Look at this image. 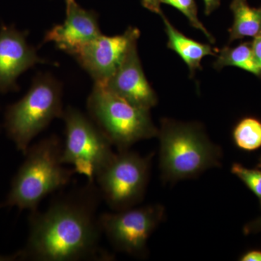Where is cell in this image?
Instances as JSON below:
<instances>
[{
    "instance_id": "cell-22",
    "label": "cell",
    "mask_w": 261,
    "mask_h": 261,
    "mask_svg": "<svg viewBox=\"0 0 261 261\" xmlns=\"http://www.w3.org/2000/svg\"><path fill=\"white\" fill-rule=\"evenodd\" d=\"M242 261H261L260 250H254L247 252L241 257Z\"/></svg>"
},
{
    "instance_id": "cell-12",
    "label": "cell",
    "mask_w": 261,
    "mask_h": 261,
    "mask_svg": "<svg viewBox=\"0 0 261 261\" xmlns=\"http://www.w3.org/2000/svg\"><path fill=\"white\" fill-rule=\"evenodd\" d=\"M102 84L113 93L137 107L150 110L159 102L157 94L144 73L137 43L130 48L114 74Z\"/></svg>"
},
{
    "instance_id": "cell-26",
    "label": "cell",
    "mask_w": 261,
    "mask_h": 261,
    "mask_svg": "<svg viewBox=\"0 0 261 261\" xmlns=\"http://www.w3.org/2000/svg\"><path fill=\"white\" fill-rule=\"evenodd\" d=\"M259 167H260L261 168V163L260 164V166H259Z\"/></svg>"
},
{
    "instance_id": "cell-23",
    "label": "cell",
    "mask_w": 261,
    "mask_h": 261,
    "mask_svg": "<svg viewBox=\"0 0 261 261\" xmlns=\"http://www.w3.org/2000/svg\"><path fill=\"white\" fill-rule=\"evenodd\" d=\"M259 230H261V218L255 220L253 222L250 223L245 228V231L248 233L252 232V231H259Z\"/></svg>"
},
{
    "instance_id": "cell-11",
    "label": "cell",
    "mask_w": 261,
    "mask_h": 261,
    "mask_svg": "<svg viewBox=\"0 0 261 261\" xmlns=\"http://www.w3.org/2000/svg\"><path fill=\"white\" fill-rule=\"evenodd\" d=\"M101 34L97 13L84 9L73 1L66 3L64 23L47 31L43 43L53 42L58 49L73 57Z\"/></svg>"
},
{
    "instance_id": "cell-3",
    "label": "cell",
    "mask_w": 261,
    "mask_h": 261,
    "mask_svg": "<svg viewBox=\"0 0 261 261\" xmlns=\"http://www.w3.org/2000/svg\"><path fill=\"white\" fill-rule=\"evenodd\" d=\"M160 140V169L165 181L192 178L221 165V149L200 125L163 118Z\"/></svg>"
},
{
    "instance_id": "cell-10",
    "label": "cell",
    "mask_w": 261,
    "mask_h": 261,
    "mask_svg": "<svg viewBox=\"0 0 261 261\" xmlns=\"http://www.w3.org/2000/svg\"><path fill=\"white\" fill-rule=\"evenodd\" d=\"M27 34L14 27L0 29V93L18 90L17 80L22 73L37 63H46L27 42Z\"/></svg>"
},
{
    "instance_id": "cell-5",
    "label": "cell",
    "mask_w": 261,
    "mask_h": 261,
    "mask_svg": "<svg viewBox=\"0 0 261 261\" xmlns=\"http://www.w3.org/2000/svg\"><path fill=\"white\" fill-rule=\"evenodd\" d=\"M89 116L118 151L129 149L141 140L158 137L150 110L137 107L95 83L87 102Z\"/></svg>"
},
{
    "instance_id": "cell-9",
    "label": "cell",
    "mask_w": 261,
    "mask_h": 261,
    "mask_svg": "<svg viewBox=\"0 0 261 261\" xmlns=\"http://www.w3.org/2000/svg\"><path fill=\"white\" fill-rule=\"evenodd\" d=\"M140 31L128 27L120 35L100 36L84 46L73 58L93 79L105 84L118 70L133 44L137 43Z\"/></svg>"
},
{
    "instance_id": "cell-19",
    "label": "cell",
    "mask_w": 261,
    "mask_h": 261,
    "mask_svg": "<svg viewBox=\"0 0 261 261\" xmlns=\"http://www.w3.org/2000/svg\"><path fill=\"white\" fill-rule=\"evenodd\" d=\"M142 5L146 9L156 14L161 15L163 12L161 8V0H142Z\"/></svg>"
},
{
    "instance_id": "cell-2",
    "label": "cell",
    "mask_w": 261,
    "mask_h": 261,
    "mask_svg": "<svg viewBox=\"0 0 261 261\" xmlns=\"http://www.w3.org/2000/svg\"><path fill=\"white\" fill-rule=\"evenodd\" d=\"M61 139L51 135L29 146L0 208L15 207L32 212L48 195L68 186L75 171L61 161Z\"/></svg>"
},
{
    "instance_id": "cell-18",
    "label": "cell",
    "mask_w": 261,
    "mask_h": 261,
    "mask_svg": "<svg viewBox=\"0 0 261 261\" xmlns=\"http://www.w3.org/2000/svg\"><path fill=\"white\" fill-rule=\"evenodd\" d=\"M231 171L255 194L261 204V171L250 169L239 163H234L231 166Z\"/></svg>"
},
{
    "instance_id": "cell-6",
    "label": "cell",
    "mask_w": 261,
    "mask_h": 261,
    "mask_svg": "<svg viewBox=\"0 0 261 261\" xmlns=\"http://www.w3.org/2000/svg\"><path fill=\"white\" fill-rule=\"evenodd\" d=\"M61 118L65 123L62 163L73 166L75 173L88 181H94L114 156L112 144L90 117L76 108H65Z\"/></svg>"
},
{
    "instance_id": "cell-24",
    "label": "cell",
    "mask_w": 261,
    "mask_h": 261,
    "mask_svg": "<svg viewBox=\"0 0 261 261\" xmlns=\"http://www.w3.org/2000/svg\"><path fill=\"white\" fill-rule=\"evenodd\" d=\"M19 260L18 252H15L12 255H3L0 254V261H14Z\"/></svg>"
},
{
    "instance_id": "cell-16",
    "label": "cell",
    "mask_w": 261,
    "mask_h": 261,
    "mask_svg": "<svg viewBox=\"0 0 261 261\" xmlns=\"http://www.w3.org/2000/svg\"><path fill=\"white\" fill-rule=\"evenodd\" d=\"M233 139L239 148L255 150L261 147V121L247 117L239 122L233 130Z\"/></svg>"
},
{
    "instance_id": "cell-21",
    "label": "cell",
    "mask_w": 261,
    "mask_h": 261,
    "mask_svg": "<svg viewBox=\"0 0 261 261\" xmlns=\"http://www.w3.org/2000/svg\"><path fill=\"white\" fill-rule=\"evenodd\" d=\"M205 5V14L211 15L213 12L218 9L221 5V0H202Z\"/></svg>"
},
{
    "instance_id": "cell-1",
    "label": "cell",
    "mask_w": 261,
    "mask_h": 261,
    "mask_svg": "<svg viewBox=\"0 0 261 261\" xmlns=\"http://www.w3.org/2000/svg\"><path fill=\"white\" fill-rule=\"evenodd\" d=\"M100 192L87 181L53 199L46 210L29 216L27 243L19 260H106L111 258L100 245L102 228L97 215Z\"/></svg>"
},
{
    "instance_id": "cell-7",
    "label": "cell",
    "mask_w": 261,
    "mask_h": 261,
    "mask_svg": "<svg viewBox=\"0 0 261 261\" xmlns=\"http://www.w3.org/2000/svg\"><path fill=\"white\" fill-rule=\"evenodd\" d=\"M152 155L142 157L129 149L118 151L97 173L94 181L102 200L114 211L140 203L148 185Z\"/></svg>"
},
{
    "instance_id": "cell-14",
    "label": "cell",
    "mask_w": 261,
    "mask_h": 261,
    "mask_svg": "<svg viewBox=\"0 0 261 261\" xmlns=\"http://www.w3.org/2000/svg\"><path fill=\"white\" fill-rule=\"evenodd\" d=\"M230 9L233 15V22L228 31V43L246 37L261 36V6L252 8L247 0H231Z\"/></svg>"
},
{
    "instance_id": "cell-4",
    "label": "cell",
    "mask_w": 261,
    "mask_h": 261,
    "mask_svg": "<svg viewBox=\"0 0 261 261\" xmlns=\"http://www.w3.org/2000/svg\"><path fill=\"white\" fill-rule=\"evenodd\" d=\"M63 87L49 73H39L27 94L10 105L5 114L4 126L8 138L23 154L32 140L53 120L61 118Z\"/></svg>"
},
{
    "instance_id": "cell-8",
    "label": "cell",
    "mask_w": 261,
    "mask_h": 261,
    "mask_svg": "<svg viewBox=\"0 0 261 261\" xmlns=\"http://www.w3.org/2000/svg\"><path fill=\"white\" fill-rule=\"evenodd\" d=\"M164 207L149 205L99 216L102 233L117 251L137 257L147 253L149 237L162 222Z\"/></svg>"
},
{
    "instance_id": "cell-15",
    "label": "cell",
    "mask_w": 261,
    "mask_h": 261,
    "mask_svg": "<svg viewBox=\"0 0 261 261\" xmlns=\"http://www.w3.org/2000/svg\"><path fill=\"white\" fill-rule=\"evenodd\" d=\"M217 53L214 63L216 70L226 66L237 67L261 78V71L254 57L251 42L241 43L234 47H224Z\"/></svg>"
},
{
    "instance_id": "cell-20",
    "label": "cell",
    "mask_w": 261,
    "mask_h": 261,
    "mask_svg": "<svg viewBox=\"0 0 261 261\" xmlns=\"http://www.w3.org/2000/svg\"><path fill=\"white\" fill-rule=\"evenodd\" d=\"M251 43L254 57L261 71V36L254 38Z\"/></svg>"
},
{
    "instance_id": "cell-17",
    "label": "cell",
    "mask_w": 261,
    "mask_h": 261,
    "mask_svg": "<svg viewBox=\"0 0 261 261\" xmlns=\"http://www.w3.org/2000/svg\"><path fill=\"white\" fill-rule=\"evenodd\" d=\"M161 3L171 5L173 8L179 10L182 14L185 15L188 19L192 27L203 33L211 43L214 44L216 42L214 37L205 29L203 24L201 23L200 19L198 18V12H197V7L195 0H161Z\"/></svg>"
},
{
    "instance_id": "cell-25",
    "label": "cell",
    "mask_w": 261,
    "mask_h": 261,
    "mask_svg": "<svg viewBox=\"0 0 261 261\" xmlns=\"http://www.w3.org/2000/svg\"><path fill=\"white\" fill-rule=\"evenodd\" d=\"M65 1H66V3H70V2L75 1V0H65Z\"/></svg>"
},
{
    "instance_id": "cell-13",
    "label": "cell",
    "mask_w": 261,
    "mask_h": 261,
    "mask_svg": "<svg viewBox=\"0 0 261 261\" xmlns=\"http://www.w3.org/2000/svg\"><path fill=\"white\" fill-rule=\"evenodd\" d=\"M168 37L167 46L183 60L190 70V76L193 77L195 72L202 70L201 61L206 56H216L218 49L211 45L193 40L178 31L171 23L163 13H161Z\"/></svg>"
}]
</instances>
